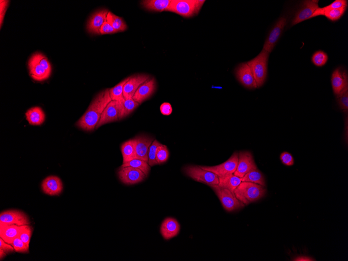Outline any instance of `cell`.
Masks as SVG:
<instances>
[{
  "label": "cell",
  "mask_w": 348,
  "mask_h": 261,
  "mask_svg": "<svg viewBox=\"0 0 348 261\" xmlns=\"http://www.w3.org/2000/svg\"><path fill=\"white\" fill-rule=\"evenodd\" d=\"M111 101L109 89L99 93L94 97L82 117L77 121L76 125L85 131H93L103 111Z\"/></svg>",
  "instance_id": "1"
},
{
  "label": "cell",
  "mask_w": 348,
  "mask_h": 261,
  "mask_svg": "<svg viewBox=\"0 0 348 261\" xmlns=\"http://www.w3.org/2000/svg\"><path fill=\"white\" fill-rule=\"evenodd\" d=\"M266 192L264 186L246 182H242L234 191L236 197L245 206L260 200Z\"/></svg>",
  "instance_id": "2"
},
{
  "label": "cell",
  "mask_w": 348,
  "mask_h": 261,
  "mask_svg": "<svg viewBox=\"0 0 348 261\" xmlns=\"http://www.w3.org/2000/svg\"><path fill=\"white\" fill-rule=\"evenodd\" d=\"M205 2V0H172L166 11L190 18L199 13Z\"/></svg>",
  "instance_id": "3"
},
{
  "label": "cell",
  "mask_w": 348,
  "mask_h": 261,
  "mask_svg": "<svg viewBox=\"0 0 348 261\" xmlns=\"http://www.w3.org/2000/svg\"><path fill=\"white\" fill-rule=\"evenodd\" d=\"M270 53L262 50L255 58L247 62L255 80L257 88L263 85L268 75Z\"/></svg>",
  "instance_id": "4"
},
{
  "label": "cell",
  "mask_w": 348,
  "mask_h": 261,
  "mask_svg": "<svg viewBox=\"0 0 348 261\" xmlns=\"http://www.w3.org/2000/svg\"><path fill=\"white\" fill-rule=\"evenodd\" d=\"M184 173L197 182L209 186L219 184V178L214 173L202 169L199 166H189L184 168Z\"/></svg>",
  "instance_id": "5"
},
{
  "label": "cell",
  "mask_w": 348,
  "mask_h": 261,
  "mask_svg": "<svg viewBox=\"0 0 348 261\" xmlns=\"http://www.w3.org/2000/svg\"><path fill=\"white\" fill-rule=\"evenodd\" d=\"M211 187L226 211L232 212L245 207L244 204L238 200L234 193L229 190L223 189L218 185L212 186Z\"/></svg>",
  "instance_id": "6"
},
{
  "label": "cell",
  "mask_w": 348,
  "mask_h": 261,
  "mask_svg": "<svg viewBox=\"0 0 348 261\" xmlns=\"http://www.w3.org/2000/svg\"><path fill=\"white\" fill-rule=\"evenodd\" d=\"M239 153L234 152L231 158L222 164L213 166H199L202 169L215 174L218 177L233 174L238 166Z\"/></svg>",
  "instance_id": "7"
},
{
  "label": "cell",
  "mask_w": 348,
  "mask_h": 261,
  "mask_svg": "<svg viewBox=\"0 0 348 261\" xmlns=\"http://www.w3.org/2000/svg\"><path fill=\"white\" fill-rule=\"evenodd\" d=\"M117 174L120 181L127 185L139 184L147 177L141 170L131 166H121Z\"/></svg>",
  "instance_id": "8"
},
{
  "label": "cell",
  "mask_w": 348,
  "mask_h": 261,
  "mask_svg": "<svg viewBox=\"0 0 348 261\" xmlns=\"http://www.w3.org/2000/svg\"><path fill=\"white\" fill-rule=\"evenodd\" d=\"M287 22V19L285 16H282L275 24L265 41L263 50L270 54L272 52L284 30Z\"/></svg>",
  "instance_id": "9"
},
{
  "label": "cell",
  "mask_w": 348,
  "mask_h": 261,
  "mask_svg": "<svg viewBox=\"0 0 348 261\" xmlns=\"http://www.w3.org/2000/svg\"><path fill=\"white\" fill-rule=\"evenodd\" d=\"M257 168L253 154L249 151L239 153L238 166L234 175L242 178L251 170Z\"/></svg>",
  "instance_id": "10"
},
{
  "label": "cell",
  "mask_w": 348,
  "mask_h": 261,
  "mask_svg": "<svg viewBox=\"0 0 348 261\" xmlns=\"http://www.w3.org/2000/svg\"><path fill=\"white\" fill-rule=\"evenodd\" d=\"M331 85L335 95L338 97L348 91V78L346 70L337 68L333 72Z\"/></svg>",
  "instance_id": "11"
},
{
  "label": "cell",
  "mask_w": 348,
  "mask_h": 261,
  "mask_svg": "<svg viewBox=\"0 0 348 261\" xmlns=\"http://www.w3.org/2000/svg\"><path fill=\"white\" fill-rule=\"evenodd\" d=\"M319 2L318 0L304 1L300 9L296 12L292 23H291L292 26L310 19L311 16L319 7Z\"/></svg>",
  "instance_id": "12"
},
{
  "label": "cell",
  "mask_w": 348,
  "mask_h": 261,
  "mask_svg": "<svg viewBox=\"0 0 348 261\" xmlns=\"http://www.w3.org/2000/svg\"><path fill=\"white\" fill-rule=\"evenodd\" d=\"M234 73L239 83L246 88L254 89L257 88L253 72L247 63L240 64Z\"/></svg>",
  "instance_id": "13"
},
{
  "label": "cell",
  "mask_w": 348,
  "mask_h": 261,
  "mask_svg": "<svg viewBox=\"0 0 348 261\" xmlns=\"http://www.w3.org/2000/svg\"><path fill=\"white\" fill-rule=\"evenodd\" d=\"M0 223L18 226L30 224L28 216L23 212L18 210H9L2 212L0 215Z\"/></svg>",
  "instance_id": "14"
},
{
  "label": "cell",
  "mask_w": 348,
  "mask_h": 261,
  "mask_svg": "<svg viewBox=\"0 0 348 261\" xmlns=\"http://www.w3.org/2000/svg\"><path fill=\"white\" fill-rule=\"evenodd\" d=\"M109 11L102 9L94 13L89 19L87 24V30L90 34L101 35L100 29L105 22L107 21Z\"/></svg>",
  "instance_id": "15"
},
{
  "label": "cell",
  "mask_w": 348,
  "mask_h": 261,
  "mask_svg": "<svg viewBox=\"0 0 348 261\" xmlns=\"http://www.w3.org/2000/svg\"><path fill=\"white\" fill-rule=\"evenodd\" d=\"M136 159L148 162V151L154 141L153 138L147 136H139L134 139Z\"/></svg>",
  "instance_id": "16"
},
{
  "label": "cell",
  "mask_w": 348,
  "mask_h": 261,
  "mask_svg": "<svg viewBox=\"0 0 348 261\" xmlns=\"http://www.w3.org/2000/svg\"><path fill=\"white\" fill-rule=\"evenodd\" d=\"M151 77L147 75H137L129 77L124 87L123 95L125 99L133 98L137 89Z\"/></svg>",
  "instance_id": "17"
},
{
  "label": "cell",
  "mask_w": 348,
  "mask_h": 261,
  "mask_svg": "<svg viewBox=\"0 0 348 261\" xmlns=\"http://www.w3.org/2000/svg\"><path fill=\"white\" fill-rule=\"evenodd\" d=\"M157 88L155 78H150L141 85L135 93L133 99L139 104L147 100L155 92Z\"/></svg>",
  "instance_id": "18"
},
{
  "label": "cell",
  "mask_w": 348,
  "mask_h": 261,
  "mask_svg": "<svg viewBox=\"0 0 348 261\" xmlns=\"http://www.w3.org/2000/svg\"><path fill=\"white\" fill-rule=\"evenodd\" d=\"M118 101H111L103 111L96 129L119 120Z\"/></svg>",
  "instance_id": "19"
},
{
  "label": "cell",
  "mask_w": 348,
  "mask_h": 261,
  "mask_svg": "<svg viewBox=\"0 0 348 261\" xmlns=\"http://www.w3.org/2000/svg\"><path fill=\"white\" fill-rule=\"evenodd\" d=\"M181 226L179 222L174 218L168 217L165 219L162 223L160 232L165 240L171 239L179 234Z\"/></svg>",
  "instance_id": "20"
},
{
  "label": "cell",
  "mask_w": 348,
  "mask_h": 261,
  "mask_svg": "<svg viewBox=\"0 0 348 261\" xmlns=\"http://www.w3.org/2000/svg\"><path fill=\"white\" fill-rule=\"evenodd\" d=\"M42 187L44 192L50 195H58L63 189L61 179L55 176H48L45 179Z\"/></svg>",
  "instance_id": "21"
},
{
  "label": "cell",
  "mask_w": 348,
  "mask_h": 261,
  "mask_svg": "<svg viewBox=\"0 0 348 261\" xmlns=\"http://www.w3.org/2000/svg\"><path fill=\"white\" fill-rule=\"evenodd\" d=\"M23 226L0 223V237L6 243L12 244L14 240L20 236Z\"/></svg>",
  "instance_id": "22"
},
{
  "label": "cell",
  "mask_w": 348,
  "mask_h": 261,
  "mask_svg": "<svg viewBox=\"0 0 348 261\" xmlns=\"http://www.w3.org/2000/svg\"><path fill=\"white\" fill-rule=\"evenodd\" d=\"M28 66L31 77L36 81H44L49 78L51 75L38 63L32 55L29 60Z\"/></svg>",
  "instance_id": "23"
},
{
  "label": "cell",
  "mask_w": 348,
  "mask_h": 261,
  "mask_svg": "<svg viewBox=\"0 0 348 261\" xmlns=\"http://www.w3.org/2000/svg\"><path fill=\"white\" fill-rule=\"evenodd\" d=\"M139 104L136 102L133 98L125 99L118 101V119H122L130 114L138 107Z\"/></svg>",
  "instance_id": "24"
},
{
  "label": "cell",
  "mask_w": 348,
  "mask_h": 261,
  "mask_svg": "<svg viewBox=\"0 0 348 261\" xmlns=\"http://www.w3.org/2000/svg\"><path fill=\"white\" fill-rule=\"evenodd\" d=\"M28 123L31 125L39 126L45 121V114L41 108L35 107L29 109L25 114Z\"/></svg>",
  "instance_id": "25"
},
{
  "label": "cell",
  "mask_w": 348,
  "mask_h": 261,
  "mask_svg": "<svg viewBox=\"0 0 348 261\" xmlns=\"http://www.w3.org/2000/svg\"><path fill=\"white\" fill-rule=\"evenodd\" d=\"M172 0H145L142 6L148 11L161 12L166 11Z\"/></svg>",
  "instance_id": "26"
},
{
  "label": "cell",
  "mask_w": 348,
  "mask_h": 261,
  "mask_svg": "<svg viewBox=\"0 0 348 261\" xmlns=\"http://www.w3.org/2000/svg\"><path fill=\"white\" fill-rule=\"evenodd\" d=\"M218 178H219V184H218V186L223 188V189L229 190L232 193H234V190L237 189L242 182L241 178L234 174Z\"/></svg>",
  "instance_id": "27"
},
{
  "label": "cell",
  "mask_w": 348,
  "mask_h": 261,
  "mask_svg": "<svg viewBox=\"0 0 348 261\" xmlns=\"http://www.w3.org/2000/svg\"><path fill=\"white\" fill-rule=\"evenodd\" d=\"M347 6H344L339 9L329 10L325 11L320 12L317 10L314 12L311 16V19L317 17L319 16H325L329 20L332 22H336L341 19L344 15L347 10Z\"/></svg>",
  "instance_id": "28"
},
{
  "label": "cell",
  "mask_w": 348,
  "mask_h": 261,
  "mask_svg": "<svg viewBox=\"0 0 348 261\" xmlns=\"http://www.w3.org/2000/svg\"><path fill=\"white\" fill-rule=\"evenodd\" d=\"M121 151L123 158V163H125L136 159L134 139L129 140L121 144Z\"/></svg>",
  "instance_id": "29"
},
{
  "label": "cell",
  "mask_w": 348,
  "mask_h": 261,
  "mask_svg": "<svg viewBox=\"0 0 348 261\" xmlns=\"http://www.w3.org/2000/svg\"><path fill=\"white\" fill-rule=\"evenodd\" d=\"M241 179L242 182L253 183L264 187L266 186L265 177L257 168L251 170Z\"/></svg>",
  "instance_id": "30"
},
{
  "label": "cell",
  "mask_w": 348,
  "mask_h": 261,
  "mask_svg": "<svg viewBox=\"0 0 348 261\" xmlns=\"http://www.w3.org/2000/svg\"><path fill=\"white\" fill-rule=\"evenodd\" d=\"M107 21L117 32L125 31L127 29V24L123 18L110 11L107 15Z\"/></svg>",
  "instance_id": "31"
},
{
  "label": "cell",
  "mask_w": 348,
  "mask_h": 261,
  "mask_svg": "<svg viewBox=\"0 0 348 261\" xmlns=\"http://www.w3.org/2000/svg\"><path fill=\"white\" fill-rule=\"evenodd\" d=\"M121 166H131L139 169L142 171L146 177L148 176L151 170V166L148 165V162L137 159L123 163Z\"/></svg>",
  "instance_id": "32"
},
{
  "label": "cell",
  "mask_w": 348,
  "mask_h": 261,
  "mask_svg": "<svg viewBox=\"0 0 348 261\" xmlns=\"http://www.w3.org/2000/svg\"><path fill=\"white\" fill-rule=\"evenodd\" d=\"M129 77L121 81V82L116 85L115 87L109 89L110 96L112 101H118L124 98V87L129 79Z\"/></svg>",
  "instance_id": "33"
},
{
  "label": "cell",
  "mask_w": 348,
  "mask_h": 261,
  "mask_svg": "<svg viewBox=\"0 0 348 261\" xmlns=\"http://www.w3.org/2000/svg\"><path fill=\"white\" fill-rule=\"evenodd\" d=\"M160 142L157 140H155L153 142L150 146L148 151V165L150 166H153L158 165V163L156 160V154L158 146L161 145Z\"/></svg>",
  "instance_id": "34"
},
{
  "label": "cell",
  "mask_w": 348,
  "mask_h": 261,
  "mask_svg": "<svg viewBox=\"0 0 348 261\" xmlns=\"http://www.w3.org/2000/svg\"><path fill=\"white\" fill-rule=\"evenodd\" d=\"M328 60L327 54L322 51L315 52L312 57V62L315 66L322 67L325 66Z\"/></svg>",
  "instance_id": "35"
},
{
  "label": "cell",
  "mask_w": 348,
  "mask_h": 261,
  "mask_svg": "<svg viewBox=\"0 0 348 261\" xmlns=\"http://www.w3.org/2000/svg\"><path fill=\"white\" fill-rule=\"evenodd\" d=\"M169 156V152L165 145L161 144L157 149L156 154V160L159 165L163 164L166 162Z\"/></svg>",
  "instance_id": "36"
},
{
  "label": "cell",
  "mask_w": 348,
  "mask_h": 261,
  "mask_svg": "<svg viewBox=\"0 0 348 261\" xmlns=\"http://www.w3.org/2000/svg\"><path fill=\"white\" fill-rule=\"evenodd\" d=\"M38 63L47 72L51 73L52 68L46 57L41 53H36L32 55Z\"/></svg>",
  "instance_id": "37"
},
{
  "label": "cell",
  "mask_w": 348,
  "mask_h": 261,
  "mask_svg": "<svg viewBox=\"0 0 348 261\" xmlns=\"http://www.w3.org/2000/svg\"><path fill=\"white\" fill-rule=\"evenodd\" d=\"M32 233V228L29 225H24L19 236L21 239L29 247L30 241Z\"/></svg>",
  "instance_id": "38"
},
{
  "label": "cell",
  "mask_w": 348,
  "mask_h": 261,
  "mask_svg": "<svg viewBox=\"0 0 348 261\" xmlns=\"http://www.w3.org/2000/svg\"><path fill=\"white\" fill-rule=\"evenodd\" d=\"M347 6L348 1H347V0H336V1L326 6L319 7L317 10L322 12L329 10L337 9H339V8Z\"/></svg>",
  "instance_id": "39"
},
{
  "label": "cell",
  "mask_w": 348,
  "mask_h": 261,
  "mask_svg": "<svg viewBox=\"0 0 348 261\" xmlns=\"http://www.w3.org/2000/svg\"><path fill=\"white\" fill-rule=\"evenodd\" d=\"M12 245L16 252L19 253H27L29 252V247L21 239L19 236L14 240Z\"/></svg>",
  "instance_id": "40"
},
{
  "label": "cell",
  "mask_w": 348,
  "mask_h": 261,
  "mask_svg": "<svg viewBox=\"0 0 348 261\" xmlns=\"http://www.w3.org/2000/svg\"><path fill=\"white\" fill-rule=\"evenodd\" d=\"M280 159L285 166H291L294 165V158L292 155L288 152H282L280 154Z\"/></svg>",
  "instance_id": "41"
},
{
  "label": "cell",
  "mask_w": 348,
  "mask_h": 261,
  "mask_svg": "<svg viewBox=\"0 0 348 261\" xmlns=\"http://www.w3.org/2000/svg\"><path fill=\"white\" fill-rule=\"evenodd\" d=\"M340 108L345 111L348 110V91L337 97Z\"/></svg>",
  "instance_id": "42"
},
{
  "label": "cell",
  "mask_w": 348,
  "mask_h": 261,
  "mask_svg": "<svg viewBox=\"0 0 348 261\" xmlns=\"http://www.w3.org/2000/svg\"><path fill=\"white\" fill-rule=\"evenodd\" d=\"M117 32L107 21L104 22L100 29L101 35H111L117 33Z\"/></svg>",
  "instance_id": "43"
},
{
  "label": "cell",
  "mask_w": 348,
  "mask_h": 261,
  "mask_svg": "<svg viewBox=\"0 0 348 261\" xmlns=\"http://www.w3.org/2000/svg\"><path fill=\"white\" fill-rule=\"evenodd\" d=\"M160 112L163 116H168L171 115L173 112L171 104L168 102H164L162 104L160 107Z\"/></svg>",
  "instance_id": "44"
},
{
  "label": "cell",
  "mask_w": 348,
  "mask_h": 261,
  "mask_svg": "<svg viewBox=\"0 0 348 261\" xmlns=\"http://www.w3.org/2000/svg\"><path fill=\"white\" fill-rule=\"evenodd\" d=\"M0 249L3 250L7 255L15 251L12 244L6 243L1 238H0Z\"/></svg>",
  "instance_id": "45"
},
{
  "label": "cell",
  "mask_w": 348,
  "mask_h": 261,
  "mask_svg": "<svg viewBox=\"0 0 348 261\" xmlns=\"http://www.w3.org/2000/svg\"><path fill=\"white\" fill-rule=\"evenodd\" d=\"M9 3V1H1V26Z\"/></svg>",
  "instance_id": "46"
},
{
  "label": "cell",
  "mask_w": 348,
  "mask_h": 261,
  "mask_svg": "<svg viewBox=\"0 0 348 261\" xmlns=\"http://www.w3.org/2000/svg\"><path fill=\"white\" fill-rule=\"evenodd\" d=\"M293 261H316L312 257L306 256H298L295 258Z\"/></svg>",
  "instance_id": "47"
},
{
  "label": "cell",
  "mask_w": 348,
  "mask_h": 261,
  "mask_svg": "<svg viewBox=\"0 0 348 261\" xmlns=\"http://www.w3.org/2000/svg\"><path fill=\"white\" fill-rule=\"evenodd\" d=\"M6 253L2 249H0V260H2L3 258L6 256Z\"/></svg>",
  "instance_id": "48"
}]
</instances>
